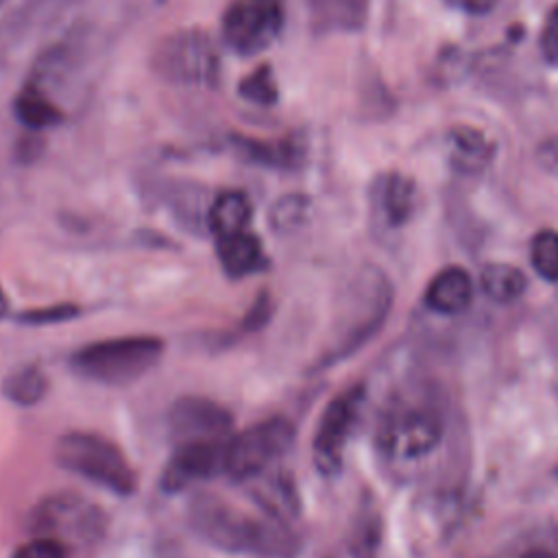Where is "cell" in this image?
I'll use <instances>...</instances> for the list:
<instances>
[{
  "instance_id": "obj_17",
  "label": "cell",
  "mask_w": 558,
  "mask_h": 558,
  "mask_svg": "<svg viewBox=\"0 0 558 558\" xmlns=\"http://www.w3.org/2000/svg\"><path fill=\"white\" fill-rule=\"evenodd\" d=\"M251 482H257L255 488H251V493H253L255 501L259 504V508L264 510V514L275 517V519L286 521V523L290 519L299 517L301 501H299L296 488H294L290 477H286L281 473H275L266 480L255 477Z\"/></svg>"
},
{
  "instance_id": "obj_2",
  "label": "cell",
  "mask_w": 558,
  "mask_h": 558,
  "mask_svg": "<svg viewBox=\"0 0 558 558\" xmlns=\"http://www.w3.org/2000/svg\"><path fill=\"white\" fill-rule=\"evenodd\" d=\"M395 301L388 275L375 266L362 268L347 286L329 342L316 360V371L336 366L364 349L386 325Z\"/></svg>"
},
{
  "instance_id": "obj_9",
  "label": "cell",
  "mask_w": 558,
  "mask_h": 558,
  "mask_svg": "<svg viewBox=\"0 0 558 558\" xmlns=\"http://www.w3.org/2000/svg\"><path fill=\"white\" fill-rule=\"evenodd\" d=\"M28 525L37 536L89 543L102 532L105 517L100 508L76 495H52L31 512Z\"/></svg>"
},
{
  "instance_id": "obj_6",
  "label": "cell",
  "mask_w": 558,
  "mask_h": 558,
  "mask_svg": "<svg viewBox=\"0 0 558 558\" xmlns=\"http://www.w3.org/2000/svg\"><path fill=\"white\" fill-rule=\"evenodd\" d=\"M292 442L294 425L286 416L264 418L227 440L222 473L233 482H251L264 475Z\"/></svg>"
},
{
  "instance_id": "obj_4",
  "label": "cell",
  "mask_w": 558,
  "mask_h": 558,
  "mask_svg": "<svg viewBox=\"0 0 558 558\" xmlns=\"http://www.w3.org/2000/svg\"><path fill=\"white\" fill-rule=\"evenodd\" d=\"M54 460L61 469L98 484L100 488L129 497L137 480L124 453L107 438L92 432L63 434L54 445Z\"/></svg>"
},
{
  "instance_id": "obj_28",
  "label": "cell",
  "mask_w": 558,
  "mask_h": 558,
  "mask_svg": "<svg viewBox=\"0 0 558 558\" xmlns=\"http://www.w3.org/2000/svg\"><path fill=\"white\" fill-rule=\"evenodd\" d=\"M68 547L63 541L52 536H35L33 541L20 545L11 558H65Z\"/></svg>"
},
{
  "instance_id": "obj_3",
  "label": "cell",
  "mask_w": 558,
  "mask_h": 558,
  "mask_svg": "<svg viewBox=\"0 0 558 558\" xmlns=\"http://www.w3.org/2000/svg\"><path fill=\"white\" fill-rule=\"evenodd\" d=\"M163 349V340L157 336L96 340L70 355V368L83 379L120 386L148 373L161 360Z\"/></svg>"
},
{
  "instance_id": "obj_11",
  "label": "cell",
  "mask_w": 558,
  "mask_h": 558,
  "mask_svg": "<svg viewBox=\"0 0 558 558\" xmlns=\"http://www.w3.org/2000/svg\"><path fill=\"white\" fill-rule=\"evenodd\" d=\"M168 427L177 442L187 440H229L233 427L231 412L214 399L185 395L168 412Z\"/></svg>"
},
{
  "instance_id": "obj_26",
  "label": "cell",
  "mask_w": 558,
  "mask_h": 558,
  "mask_svg": "<svg viewBox=\"0 0 558 558\" xmlns=\"http://www.w3.org/2000/svg\"><path fill=\"white\" fill-rule=\"evenodd\" d=\"M307 209H310V201L303 194H288V196H281L272 205V209L268 214V220H270L275 231L288 233V231H294L296 227H301L305 222Z\"/></svg>"
},
{
  "instance_id": "obj_13",
  "label": "cell",
  "mask_w": 558,
  "mask_h": 558,
  "mask_svg": "<svg viewBox=\"0 0 558 558\" xmlns=\"http://www.w3.org/2000/svg\"><path fill=\"white\" fill-rule=\"evenodd\" d=\"M371 201L384 227L399 229L414 216L418 190L412 177L403 172H384L373 181Z\"/></svg>"
},
{
  "instance_id": "obj_33",
  "label": "cell",
  "mask_w": 558,
  "mask_h": 558,
  "mask_svg": "<svg viewBox=\"0 0 558 558\" xmlns=\"http://www.w3.org/2000/svg\"><path fill=\"white\" fill-rule=\"evenodd\" d=\"M447 2H451L453 7H458L466 13H486L495 4V0H447Z\"/></svg>"
},
{
  "instance_id": "obj_10",
  "label": "cell",
  "mask_w": 558,
  "mask_h": 558,
  "mask_svg": "<svg viewBox=\"0 0 558 558\" xmlns=\"http://www.w3.org/2000/svg\"><path fill=\"white\" fill-rule=\"evenodd\" d=\"M279 0H231L222 15V39L240 54L268 48L281 31Z\"/></svg>"
},
{
  "instance_id": "obj_23",
  "label": "cell",
  "mask_w": 558,
  "mask_h": 558,
  "mask_svg": "<svg viewBox=\"0 0 558 558\" xmlns=\"http://www.w3.org/2000/svg\"><path fill=\"white\" fill-rule=\"evenodd\" d=\"M240 150L255 163H264L270 168H294L303 153L301 148H296V144L292 140L286 142H277V144H268V142H259V140H251V137H235Z\"/></svg>"
},
{
  "instance_id": "obj_34",
  "label": "cell",
  "mask_w": 558,
  "mask_h": 558,
  "mask_svg": "<svg viewBox=\"0 0 558 558\" xmlns=\"http://www.w3.org/2000/svg\"><path fill=\"white\" fill-rule=\"evenodd\" d=\"M521 558H556V554L545 547H534V549H527Z\"/></svg>"
},
{
  "instance_id": "obj_5",
  "label": "cell",
  "mask_w": 558,
  "mask_h": 558,
  "mask_svg": "<svg viewBox=\"0 0 558 558\" xmlns=\"http://www.w3.org/2000/svg\"><path fill=\"white\" fill-rule=\"evenodd\" d=\"M442 421L432 403H399L377 427V447L390 464H414L429 458L442 440Z\"/></svg>"
},
{
  "instance_id": "obj_27",
  "label": "cell",
  "mask_w": 558,
  "mask_h": 558,
  "mask_svg": "<svg viewBox=\"0 0 558 558\" xmlns=\"http://www.w3.org/2000/svg\"><path fill=\"white\" fill-rule=\"evenodd\" d=\"M325 15L340 28L355 31L364 24L368 0H323Z\"/></svg>"
},
{
  "instance_id": "obj_1",
  "label": "cell",
  "mask_w": 558,
  "mask_h": 558,
  "mask_svg": "<svg viewBox=\"0 0 558 558\" xmlns=\"http://www.w3.org/2000/svg\"><path fill=\"white\" fill-rule=\"evenodd\" d=\"M192 530L209 545L231 554L262 558H294L299 538L286 521L251 517L216 495H196L187 508Z\"/></svg>"
},
{
  "instance_id": "obj_25",
  "label": "cell",
  "mask_w": 558,
  "mask_h": 558,
  "mask_svg": "<svg viewBox=\"0 0 558 558\" xmlns=\"http://www.w3.org/2000/svg\"><path fill=\"white\" fill-rule=\"evenodd\" d=\"M238 92L248 102H255V105H262V107L275 105L277 98H279V89H277V81H275L272 68L270 65H259L257 70L246 74L240 81Z\"/></svg>"
},
{
  "instance_id": "obj_7",
  "label": "cell",
  "mask_w": 558,
  "mask_h": 558,
  "mask_svg": "<svg viewBox=\"0 0 558 558\" xmlns=\"http://www.w3.org/2000/svg\"><path fill=\"white\" fill-rule=\"evenodd\" d=\"M153 68L172 83H214L218 74V52L205 31L183 28L166 35L157 44Z\"/></svg>"
},
{
  "instance_id": "obj_21",
  "label": "cell",
  "mask_w": 558,
  "mask_h": 558,
  "mask_svg": "<svg viewBox=\"0 0 558 558\" xmlns=\"http://www.w3.org/2000/svg\"><path fill=\"white\" fill-rule=\"evenodd\" d=\"M381 543V514L371 499H364L349 534V551L353 558H375Z\"/></svg>"
},
{
  "instance_id": "obj_12",
  "label": "cell",
  "mask_w": 558,
  "mask_h": 558,
  "mask_svg": "<svg viewBox=\"0 0 558 558\" xmlns=\"http://www.w3.org/2000/svg\"><path fill=\"white\" fill-rule=\"evenodd\" d=\"M225 449L227 440L179 442L161 473V488L166 493H181L194 482L222 473Z\"/></svg>"
},
{
  "instance_id": "obj_8",
  "label": "cell",
  "mask_w": 558,
  "mask_h": 558,
  "mask_svg": "<svg viewBox=\"0 0 558 558\" xmlns=\"http://www.w3.org/2000/svg\"><path fill=\"white\" fill-rule=\"evenodd\" d=\"M362 401L364 388L353 386L325 405L312 438V462L323 477H336L342 471L344 449L357 423Z\"/></svg>"
},
{
  "instance_id": "obj_16",
  "label": "cell",
  "mask_w": 558,
  "mask_h": 558,
  "mask_svg": "<svg viewBox=\"0 0 558 558\" xmlns=\"http://www.w3.org/2000/svg\"><path fill=\"white\" fill-rule=\"evenodd\" d=\"M216 251H218V259L222 270L233 277H246L257 272L259 268H264L266 257H264V248L262 242L255 233L248 231H240L227 238H218L216 240Z\"/></svg>"
},
{
  "instance_id": "obj_18",
  "label": "cell",
  "mask_w": 558,
  "mask_h": 558,
  "mask_svg": "<svg viewBox=\"0 0 558 558\" xmlns=\"http://www.w3.org/2000/svg\"><path fill=\"white\" fill-rule=\"evenodd\" d=\"M251 201L244 192L238 190H229L216 196V201L211 203L209 211H207V227L209 231L218 238H227L240 231H246L248 222H251Z\"/></svg>"
},
{
  "instance_id": "obj_20",
  "label": "cell",
  "mask_w": 558,
  "mask_h": 558,
  "mask_svg": "<svg viewBox=\"0 0 558 558\" xmlns=\"http://www.w3.org/2000/svg\"><path fill=\"white\" fill-rule=\"evenodd\" d=\"M13 111H15L17 120L31 131H41V129L54 126L63 118L61 109L41 92V87H35V85H26L15 96Z\"/></svg>"
},
{
  "instance_id": "obj_22",
  "label": "cell",
  "mask_w": 558,
  "mask_h": 558,
  "mask_svg": "<svg viewBox=\"0 0 558 558\" xmlns=\"http://www.w3.org/2000/svg\"><path fill=\"white\" fill-rule=\"evenodd\" d=\"M46 390H48V379L35 364H24V366L11 371L2 381L4 397L11 403L22 405V408L39 403L44 399Z\"/></svg>"
},
{
  "instance_id": "obj_36",
  "label": "cell",
  "mask_w": 558,
  "mask_h": 558,
  "mask_svg": "<svg viewBox=\"0 0 558 558\" xmlns=\"http://www.w3.org/2000/svg\"><path fill=\"white\" fill-rule=\"evenodd\" d=\"M2 2H4V0H0V4H2Z\"/></svg>"
},
{
  "instance_id": "obj_15",
  "label": "cell",
  "mask_w": 558,
  "mask_h": 558,
  "mask_svg": "<svg viewBox=\"0 0 558 558\" xmlns=\"http://www.w3.org/2000/svg\"><path fill=\"white\" fill-rule=\"evenodd\" d=\"M451 166L464 174H477L488 168L495 157V144L488 135L471 124H453L447 133Z\"/></svg>"
},
{
  "instance_id": "obj_29",
  "label": "cell",
  "mask_w": 558,
  "mask_h": 558,
  "mask_svg": "<svg viewBox=\"0 0 558 558\" xmlns=\"http://www.w3.org/2000/svg\"><path fill=\"white\" fill-rule=\"evenodd\" d=\"M78 307L72 303H61V305H48L41 310H31L17 316L20 323L24 325H52V323H63L74 316H78Z\"/></svg>"
},
{
  "instance_id": "obj_35",
  "label": "cell",
  "mask_w": 558,
  "mask_h": 558,
  "mask_svg": "<svg viewBox=\"0 0 558 558\" xmlns=\"http://www.w3.org/2000/svg\"><path fill=\"white\" fill-rule=\"evenodd\" d=\"M7 314V299H4V294H2V290H0V318Z\"/></svg>"
},
{
  "instance_id": "obj_14",
  "label": "cell",
  "mask_w": 558,
  "mask_h": 558,
  "mask_svg": "<svg viewBox=\"0 0 558 558\" xmlns=\"http://www.w3.org/2000/svg\"><path fill=\"white\" fill-rule=\"evenodd\" d=\"M473 299V279L462 266H447L432 277L425 288L423 303L442 316L460 314Z\"/></svg>"
},
{
  "instance_id": "obj_19",
  "label": "cell",
  "mask_w": 558,
  "mask_h": 558,
  "mask_svg": "<svg viewBox=\"0 0 558 558\" xmlns=\"http://www.w3.org/2000/svg\"><path fill=\"white\" fill-rule=\"evenodd\" d=\"M480 286L490 301L508 305V303L517 301L519 296H523V292L527 288V279H525L523 270H519L517 266L506 264V262H493L482 268Z\"/></svg>"
},
{
  "instance_id": "obj_31",
  "label": "cell",
  "mask_w": 558,
  "mask_h": 558,
  "mask_svg": "<svg viewBox=\"0 0 558 558\" xmlns=\"http://www.w3.org/2000/svg\"><path fill=\"white\" fill-rule=\"evenodd\" d=\"M270 314H272V301H270L268 294L262 292V294L253 301V305L248 307V312L244 314L242 327H244L246 331H257V329H262V327L270 320Z\"/></svg>"
},
{
  "instance_id": "obj_30",
  "label": "cell",
  "mask_w": 558,
  "mask_h": 558,
  "mask_svg": "<svg viewBox=\"0 0 558 558\" xmlns=\"http://www.w3.org/2000/svg\"><path fill=\"white\" fill-rule=\"evenodd\" d=\"M541 52L543 57L549 61V63H556L558 65V0L556 4L551 7L547 20H545V26L541 31Z\"/></svg>"
},
{
  "instance_id": "obj_32",
  "label": "cell",
  "mask_w": 558,
  "mask_h": 558,
  "mask_svg": "<svg viewBox=\"0 0 558 558\" xmlns=\"http://www.w3.org/2000/svg\"><path fill=\"white\" fill-rule=\"evenodd\" d=\"M536 159L538 163L547 170L558 174V135L547 137L538 148H536Z\"/></svg>"
},
{
  "instance_id": "obj_24",
  "label": "cell",
  "mask_w": 558,
  "mask_h": 558,
  "mask_svg": "<svg viewBox=\"0 0 558 558\" xmlns=\"http://www.w3.org/2000/svg\"><path fill=\"white\" fill-rule=\"evenodd\" d=\"M530 262L538 277L558 283V231L543 229L532 238Z\"/></svg>"
}]
</instances>
